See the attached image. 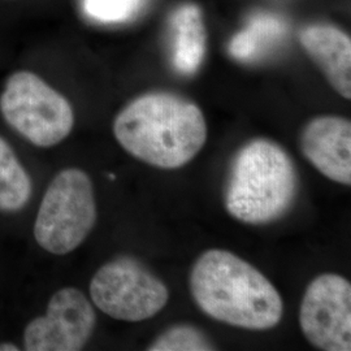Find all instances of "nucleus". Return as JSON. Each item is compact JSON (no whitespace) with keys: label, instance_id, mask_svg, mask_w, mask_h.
Wrapping results in <instances>:
<instances>
[{"label":"nucleus","instance_id":"nucleus-4","mask_svg":"<svg viewBox=\"0 0 351 351\" xmlns=\"http://www.w3.org/2000/svg\"><path fill=\"white\" fill-rule=\"evenodd\" d=\"M97 221L93 182L84 171L64 169L51 181L34 226L40 247L55 255L75 250Z\"/></svg>","mask_w":351,"mask_h":351},{"label":"nucleus","instance_id":"nucleus-11","mask_svg":"<svg viewBox=\"0 0 351 351\" xmlns=\"http://www.w3.org/2000/svg\"><path fill=\"white\" fill-rule=\"evenodd\" d=\"M173 34V65L182 75H194L206 52V29L201 10L194 4H184L171 19Z\"/></svg>","mask_w":351,"mask_h":351},{"label":"nucleus","instance_id":"nucleus-15","mask_svg":"<svg viewBox=\"0 0 351 351\" xmlns=\"http://www.w3.org/2000/svg\"><path fill=\"white\" fill-rule=\"evenodd\" d=\"M147 0H82L90 19L103 24L124 23L142 10Z\"/></svg>","mask_w":351,"mask_h":351},{"label":"nucleus","instance_id":"nucleus-6","mask_svg":"<svg viewBox=\"0 0 351 351\" xmlns=\"http://www.w3.org/2000/svg\"><path fill=\"white\" fill-rule=\"evenodd\" d=\"M90 297L101 313L116 320L138 323L163 310L169 291L143 264L121 256L97 271L90 284Z\"/></svg>","mask_w":351,"mask_h":351},{"label":"nucleus","instance_id":"nucleus-8","mask_svg":"<svg viewBox=\"0 0 351 351\" xmlns=\"http://www.w3.org/2000/svg\"><path fill=\"white\" fill-rule=\"evenodd\" d=\"M97 323L93 304L75 288L56 291L45 316L34 319L24 333L29 351L81 350L91 337Z\"/></svg>","mask_w":351,"mask_h":351},{"label":"nucleus","instance_id":"nucleus-7","mask_svg":"<svg viewBox=\"0 0 351 351\" xmlns=\"http://www.w3.org/2000/svg\"><path fill=\"white\" fill-rule=\"evenodd\" d=\"M300 326L307 341L320 350H351V285L345 277L324 274L306 289Z\"/></svg>","mask_w":351,"mask_h":351},{"label":"nucleus","instance_id":"nucleus-3","mask_svg":"<svg viewBox=\"0 0 351 351\" xmlns=\"http://www.w3.org/2000/svg\"><path fill=\"white\" fill-rule=\"evenodd\" d=\"M298 188V172L287 150L269 139H252L230 162L224 204L241 223L263 226L288 213Z\"/></svg>","mask_w":351,"mask_h":351},{"label":"nucleus","instance_id":"nucleus-1","mask_svg":"<svg viewBox=\"0 0 351 351\" xmlns=\"http://www.w3.org/2000/svg\"><path fill=\"white\" fill-rule=\"evenodd\" d=\"M113 134L141 162L177 169L199 154L208 129L195 103L172 93L154 91L126 104L114 119Z\"/></svg>","mask_w":351,"mask_h":351},{"label":"nucleus","instance_id":"nucleus-9","mask_svg":"<svg viewBox=\"0 0 351 351\" xmlns=\"http://www.w3.org/2000/svg\"><path fill=\"white\" fill-rule=\"evenodd\" d=\"M303 156L326 178L351 185V123L339 116H319L301 133Z\"/></svg>","mask_w":351,"mask_h":351},{"label":"nucleus","instance_id":"nucleus-5","mask_svg":"<svg viewBox=\"0 0 351 351\" xmlns=\"http://www.w3.org/2000/svg\"><path fill=\"white\" fill-rule=\"evenodd\" d=\"M0 111L5 121L38 147H52L75 125L71 103L33 72L13 73L1 93Z\"/></svg>","mask_w":351,"mask_h":351},{"label":"nucleus","instance_id":"nucleus-12","mask_svg":"<svg viewBox=\"0 0 351 351\" xmlns=\"http://www.w3.org/2000/svg\"><path fill=\"white\" fill-rule=\"evenodd\" d=\"M285 34L284 23L274 14H255L247 26L232 38L230 55L241 62H251L262 58L274 49Z\"/></svg>","mask_w":351,"mask_h":351},{"label":"nucleus","instance_id":"nucleus-2","mask_svg":"<svg viewBox=\"0 0 351 351\" xmlns=\"http://www.w3.org/2000/svg\"><path fill=\"white\" fill-rule=\"evenodd\" d=\"M189 287L199 310L228 326L267 330L282 319L284 302L275 285L230 251H204L191 268Z\"/></svg>","mask_w":351,"mask_h":351},{"label":"nucleus","instance_id":"nucleus-14","mask_svg":"<svg viewBox=\"0 0 351 351\" xmlns=\"http://www.w3.org/2000/svg\"><path fill=\"white\" fill-rule=\"evenodd\" d=\"M215 349L213 341L201 329L185 324L165 329L147 348L150 351H208Z\"/></svg>","mask_w":351,"mask_h":351},{"label":"nucleus","instance_id":"nucleus-10","mask_svg":"<svg viewBox=\"0 0 351 351\" xmlns=\"http://www.w3.org/2000/svg\"><path fill=\"white\" fill-rule=\"evenodd\" d=\"M302 47L341 97L351 98V39L333 25H310L300 34Z\"/></svg>","mask_w":351,"mask_h":351},{"label":"nucleus","instance_id":"nucleus-16","mask_svg":"<svg viewBox=\"0 0 351 351\" xmlns=\"http://www.w3.org/2000/svg\"><path fill=\"white\" fill-rule=\"evenodd\" d=\"M20 349L13 343H0V351H19Z\"/></svg>","mask_w":351,"mask_h":351},{"label":"nucleus","instance_id":"nucleus-13","mask_svg":"<svg viewBox=\"0 0 351 351\" xmlns=\"http://www.w3.org/2000/svg\"><path fill=\"white\" fill-rule=\"evenodd\" d=\"M32 195V181L8 142L0 137V210L24 208Z\"/></svg>","mask_w":351,"mask_h":351}]
</instances>
